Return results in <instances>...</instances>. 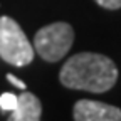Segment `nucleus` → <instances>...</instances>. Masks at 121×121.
<instances>
[{
  "label": "nucleus",
  "instance_id": "0eeeda50",
  "mask_svg": "<svg viewBox=\"0 0 121 121\" xmlns=\"http://www.w3.org/2000/svg\"><path fill=\"white\" fill-rule=\"evenodd\" d=\"M96 4L104 7V9H109V10H116L121 7V0H96Z\"/></svg>",
  "mask_w": 121,
  "mask_h": 121
},
{
  "label": "nucleus",
  "instance_id": "f257e3e1",
  "mask_svg": "<svg viewBox=\"0 0 121 121\" xmlns=\"http://www.w3.org/2000/svg\"><path fill=\"white\" fill-rule=\"evenodd\" d=\"M118 79L116 64L109 57L94 52H79L69 57L59 72V81L69 89L106 93Z\"/></svg>",
  "mask_w": 121,
  "mask_h": 121
},
{
  "label": "nucleus",
  "instance_id": "f03ea898",
  "mask_svg": "<svg viewBox=\"0 0 121 121\" xmlns=\"http://www.w3.org/2000/svg\"><path fill=\"white\" fill-rule=\"evenodd\" d=\"M0 57L12 66H27L34 59V47L20 25L10 17H0Z\"/></svg>",
  "mask_w": 121,
  "mask_h": 121
},
{
  "label": "nucleus",
  "instance_id": "7ed1b4c3",
  "mask_svg": "<svg viewBox=\"0 0 121 121\" xmlns=\"http://www.w3.org/2000/svg\"><path fill=\"white\" fill-rule=\"evenodd\" d=\"M74 42V30L66 22H54L37 30L34 37L35 52L47 62L60 60Z\"/></svg>",
  "mask_w": 121,
  "mask_h": 121
},
{
  "label": "nucleus",
  "instance_id": "6e6552de",
  "mask_svg": "<svg viewBox=\"0 0 121 121\" xmlns=\"http://www.w3.org/2000/svg\"><path fill=\"white\" fill-rule=\"evenodd\" d=\"M7 79L13 84V86H17L19 89H25V84H24V81H20L19 78H15V76H12V74H9L7 76Z\"/></svg>",
  "mask_w": 121,
  "mask_h": 121
},
{
  "label": "nucleus",
  "instance_id": "39448f33",
  "mask_svg": "<svg viewBox=\"0 0 121 121\" xmlns=\"http://www.w3.org/2000/svg\"><path fill=\"white\" fill-rule=\"evenodd\" d=\"M42 104L39 98L29 91H24L17 96V106L12 109V114L7 121H40Z\"/></svg>",
  "mask_w": 121,
  "mask_h": 121
},
{
  "label": "nucleus",
  "instance_id": "423d86ee",
  "mask_svg": "<svg viewBox=\"0 0 121 121\" xmlns=\"http://www.w3.org/2000/svg\"><path fill=\"white\" fill-rule=\"evenodd\" d=\"M15 106H17V96L12 93H4L0 96V108L5 111H12Z\"/></svg>",
  "mask_w": 121,
  "mask_h": 121
},
{
  "label": "nucleus",
  "instance_id": "20e7f679",
  "mask_svg": "<svg viewBox=\"0 0 121 121\" xmlns=\"http://www.w3.org/2000/svg\"><path fill=\"white\" fill-rule=\"evenodd\" d=\"M74 121H121V109L116 106L81 99L72 108Z\"/></svg>",
  "mask_w": 121,
  "mask_h": 121
}]
</instances>
